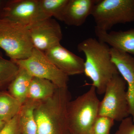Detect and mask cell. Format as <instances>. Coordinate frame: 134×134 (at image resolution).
I'll list each match as a JSON object with an SVG mask.
<instances>
[{
  "label": "cell",
  "instance_id": "obj_1",
  "mask_svg": "<svg viewBox=\"0 0 134 134\" xmlns=\"http://www.w3.org/2000/svg\"><path fill=\"white\" fill-rule=\"evenodd\" d=\"M77 50L85 56L84 73L91 79L99 95L104 93L108 82L119 74L111 60L110 48L98 40L89 38L78 44Z\"/></svg>",
  "mask_w": 134,
  "mask_h": 134
},
{
  "label": "cell",
  "instance_id": "obj_2",
  "mask_svg": "<svg viewBox=\"0 0 134 134\" xmlns=\"http://www.w3.org/2000/svg\"><path fill=\"white\" fill-rule=\"evenodd\" d=\"M71 100L67 87L58 88L50 98L37 102L34 110L37 134H70L68 108Z\"/></svg>",
  "mask_w": 134,
  "mask_h": 134
},
{
  "label": "cell",
  "instance_id": "obj_3",
  "mask_svg": "<svg viewBox=\"0 0 134 134\" xmlns=\"http://www.w3.org/2000/svg\"><path fill=\"white\" fill-rule=\"evenodd\" d=\"M95 87L71 100L68 105V116L70 134H91L92 127L99 115L100 101Z\"/></svg>",
  "mask_w": 134,
  "mask_h": 134
},
{
  "label": "cell",
  "instance_id": "obj_4",
  "mask_svg": "<svg viewBox=\"0 0 134 134\" xmlns=\"http://www.w3.org/2000/svg\"><path fill=\"white\" fill-rule=\"evenodd\" d=\"M0 48L12 61L29 58L34 47L29 27L0 18Z\"/></svg>",
  "mask_w": 134,
  "mask_h": 134
},
{
  "label": "cell",
  "instance_id": "obj_5",
  "mask_svg": "<svg viewBox=\"0 0 134 134\" xmlns=\"http://www.w3.org/2000/svg\"><path fill=\"white\" fill-rule=\"evenodd\" d=\"M91 15L95 28L107 31L115 25L134 21V0H97Z\"/></svg>",
  "mask_w": 134,
  "mask_h": 134
},
{
  "label": "cell",
  "instance_id": "obj_6",
  "mask_svg": "<svg viewBox=\"0 0 134 134\" xmlns=\"http://www.w3.org/2000/svg\"><path fill=\"white\" fill-rule=\"evenodd\" d=\"M127 85L120 74L113 77L106 86L104 98L100 101L99 115L107 116L114 121L120 122L129 117Z\"/></svg>",
  "mask_w": 134,
  "mask_h": 134
},
{
  "label": "cell",
  "instance_id": "obj_7",
  "mask_svg": "<svg viewBox=\"0 0 134 134\" xmlns=\"http://www.w3.org/2000/svg\"><path fill=\"white\" fill-rule=\"evenodd\" d=\"M12 61L26 70L33 77L48 80L58 88L68 87L69 76L58 69L44 53L36 48L27 59Z\"/></svg>",
  "mask_w": 134,
  "mask_h": 134
},
{
  "label": "cell",
  "instance_id": "obj_8",
  "mask_svg": "<svg viewBox=\"0 0 134 134\" xmlns=\"http://www.w3.org/2000/svg\"><path fill=\"white\" fill-rule=\"evenodd\" d=\"M1 18L29 27L50 18L42 11L39 0H9L3 8Z\"/></svg>",
  "mask_w": 134,
  "mask_h": 134
},
{
  "label": "cell",
  "instance_id": "obj_9",
  "mask_svg": "<svg viewBox=\"0 0 134 134\" xmlns=\"http://www.w3.org/2000/svg\"><path fill=\"white\" fill-rule=\"evenodd\" d=\"M29 29L34 48L43 53L60 44L62 39L60 25L52 18L37 22Z\"/></svg>",
  "mask_w": 134,
  "mask_h": 134
},
{
  "label": "cell",
  "instance_id": "obj_10",
  "mask_svg": "<svg viewBox=\"0 0 134 134\" xmlns=\"http://www.w3.org/2000/svg\"><path fill=\"white\" fill-rule=\"evenodd\" d=\"M44 53L58 69L68 76L84 73L85 60L68 50L60 43Z\"/></svg>",
  "mask_w": 134,
  "mask_h": 134
},
{
  "label": "cell",
  "instance_id": "obj_11",
  "mask_svg": "<svg viewBox=\"0 0 134 134\" xmlns=\"http://www.w3.org/2000/svg\"><path fill=\"white\" fill-rule=\"evenodd\" d=\"M110 53L112 61L127 85L130 115L134 122V57L113 48H110Z\"/></svg>",
  "mask_w": 134,
  "mask_h": 134
},
{
  "label": "cell",
  "instance_id": "obj_12",
  "mask_svg": "<svg viewBox=\"0 0 134 134\" xmlns=\"http://www.w3.org/2000/svg\"><path fill=\"white\" fill-rule=\"evenodd\" d=\"M95 33L99 41L111 48L134 55V29L108 32L95 28Z\"/></svg>",
  "mask_w": 134,
  "mask_h": 134
},
{
  "label": "cell",
  "instance_id": "obj_13",
  "mask_svg": "<svg viewBox=\"0 0 134 134\" xmlns=\"http://www.w3.org/2000/svg\"><path fill=\"white\" fill-rule=\"evenodd\" d=\"M97 0H69L62 21L69 26H81L91 15Z\"/></svg>",
  "mask_w": 134,
  "mask_h": 134
},
{
  "label": "cell",
  "instance_id": "obj_14",
  "mask_svg": "<svg viewBox=\"0 0 134 134\" xmlns=\"http://www.w3.org/2000/svg\"><path fill=\"white\" fill-rule=\"evenodd\" d=\"M32 77L26 70L19 67L18 74L8 87L10 94L22 104L27 100Z\"/></svg>",
  "mask_w": 134,
  "mask_h": 134
},
{
  "label": "cell",
  "instance_id": "obj_15",
  "mask_svg": "<svg viewBox=\"0 0 134 134\" xmlns=\"http://www.w3.org/2000/svg\"><path fill=\"white\" fill-rule=\"evenodd\" d=\"M58 88L48 80L32 77L27 99L36 102L46 100L54 95Z\"/></svg>",
  "mask_w": 134,
  "mask_h": 134
},
{
  "label": "cell",
  "instance_id": "obj_16",
  "mask_svg": "<svg viewBox=\"0 0 134 134\" xmlns=\"http://www.w3.org/2000/svg\"><path fill=\"white\" fill-rule=\"evenodd\" d=\"M37 103L27 99L22 105L18 114L22 134H37V128L34 115Z\"/></svg>",
  "mask_w": 134,
  "mask_h": 134
},
{
  "label": "cell",
  "instance_id": "obj_17",
  "mask_svg": "<svg viewBox=\"0 0 134 134\" xmlns=\"http://www.w3.org/2000/svg\"><path fill=\"white\" fill-rule=\"evenodd\" d=\"M22 104L8 91L0 90V119L5 122L19 113Z\"/></svg>",
  "mask_w": 134,
  "mask_h": 134
},
{
  "label": "cell",
  "instance_id": "obj_18",
  "mask_svg": "<svg viewBox=\"0 0 134 134\" xmlns=\"http://www.w3.org/2000/svg\"><path fill=\"white\" fill-rule=\"evenodd\" d=\"M19 67L11 60L0 58V90H5L18 74Z\"/></svg>",
  "mask_w": 134,
  "mask_h": 134
},
{
  "label": "cell",
  "instance_id": "obj_19",
  "mask_svg": "<svg viewBox=\"0 0 134 134\" xmlns=\"http://www.w3.org/2000/svg\"><path fill=\"white\" fill-rule=\"evenodd\" d=\"M69 0H39L42 11L48 18L62 21L63 15Z\"/></svg>",
  "mask_w": 134,
  "mask_h": 134
},
{
  "label": "cell",
  "instance_id": "obj_20",
  "mask_svg": "<svg viewBox=\"0 0 134 134\" xmlns=\"http://www.w3.org/2000/svg\"><path fill=\"white\" fill-rule=\"evenodd\" d=\"M114 123V120L111 118L98 115L92 127L91 134H110Z\"/></svg>",
  "mask_w": 134,
  "mask_h": 134
},
{
  "label": "cell",
  "instance_id": "obj_21",
  "mask_svg": "<svg viewBox=\"0 0 134 134\" xmlns=\"http://www.w3.org/2000/svg\"><path fill=\"white\" fill-rule=\"evenodd\" d=\"M0 134H22L19 125L18 114L6 122Z\"/></svg>",
  "mask_w": 134,
  "mask_h": 134
},
{
  "label": "cell",
  "instance_id": "obj_22",
  "mask_svg": "<svg viewBox=\"0 0 134 134\" xmlns=\"http://www.w3.org/2000/svg\"><path fill=\"white\" fill-rule=\"evenodd\" d=\"M114 134H134V122L132 117L129 116L122 120Z\"/></svg>",
  "mask_w": 134,
  "mask_h": 134
},
{
  "label": "cell",
  "instance_id": "obj_23",
  "mask_svg": "<svg viewBox=\"0 0 134 134\" xmlns=\"http://www.w3.org/2000/svg\"><path fill=\"white\" fill-rule=\"evenodd\" d=\"M7 1L5 0H0V18L3 9L6 4Z\"/></svg>",
  "mask_w": 134,
  "mask_h": 134
},
{
  "label": "cell",
  "instance_id": "obj_24",
  "mask_svg": "<svg viewBox=\"0 0 134 134\" xmlns=\"http://www.w3.org/2000/svg\"><path fill=\"white\" fill-rule=\"evenodd\" d=\"M6 123V122L3 121L2 120L0 119V132H1L2 130L3 129V127L5 126Z\"/></svg>",
  "mask_w": 134,
  "mask_h": 134
},
{
  "label": "cell",
  "instance_id": "obj_25",
  "mask_svg": "<svg viewBox=\"0 0 134 134\" xmlns=\"http://www.w3.org/2000/svg\"><path fill=\"white\" fill-rule=\"evenodd\" d=\"M3 58V55L1 52L0 51V58Z\"/></svg>",
  "mask_w": 134,
  "mask_h": 134
}]
</instances>
